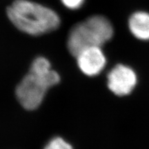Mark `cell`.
<instances>
[{
    "mask_svg": "<svg viewBox=\"0 0 149 149\" xmlns=\"http://www.w3.org/2000/svg\"><path fill=\"white\" fill-rule=\"evenodd\" d=\"M6 13L17 29L33 36L51 32L60 25L55 11L29 0H16L7 8Z\"/></svg>",
    "mask_w": 149,
    "mask_h": 149,
    "instance_id": "obj_1",
    "label": "cell"
},
{
    "mask_svg": "<svg viewBox=\"0 0 149 149\" xmlns=\"http://www.w3.org/2000/svg\"><path fill=\"white\" fill-rule=\"evenodd\" d=\"M114 34L112 24L106 17L93 15L77 23L70 31L67 47L74 57L84 49L102 47Z\"/></svg>",
    "mask_w": 149,
    "mask_h": 149,
    "instance_id": "obj_2",
    "label": "cell"
},
{
    "mask_svg": "<svg viewBox=\"0 0 149 149\" xmlns=\"http://www.w3.org/2000/svg\"><path fill=\"white\" fill-rule=\"evenodd\" d=\"M59 81L60 77L54 70L45 74L29 72L17 86V98L25 109H36L42 103L48 89Z\"/></svg>",
    "mask_w": 149,
    "mask_h": 149,
    "instance_id": "obj_3",
    "label": "cell"
},
{
    "mask_svg": "<svg viewBox=\"0 0 149 149\" xmlns=\"http://www.w3.org/2000/svg\"><path fill=\"white\" fill-rule=\"evenodd\" d=\"M108 87L117 96L129 95L135 88L137 76L135 70L124 64L116 65L107 75Z\"/></svg>",
    "mask_w": 149,
    "mask_h": 149,
    "instance_id": "obj_4",
    "label": "cell"
},
{
    "mask_svg": "<svg viewBox=\"0 0 149 149\" xmlns=\"http://www.w3.org/2000/svg\"><path fill=\"white\" fill-rule=\"evenodd\" d=\"M75 57L79 69L88 76L97 75L107 64L106 56L101 47L97 46L85 48Z\"/></svg>",
    "mask_w": 149,
    "mask_h": 149,
    "instance_id": "obj_5",
    "label": "cell"
},
{
    "mask_svg": "<svg viewBox=\"0 0 149 149\" xmlns=\"http://www.w3.org/2000/svg\"><path fill=\"white\" fill-rule=\"evenodd\" d=\"M128 27L137 39L149 40V13L144 11L135 12L128 20Z\"/></svg>",
    "mask_w": 149,
    "mask_h": 149,
    "instance_id": "obj_6",
    "label": "cell"
},
{
    "mask_svg": "<svg viewBox=\"0 0 149 149\" xmlns=\"http://www.w3.org/2000/svg\"><path fill=\"white\" fill-rule=\"evenodd\" d=\"M44 149H73L69 143L64 140V139L59 137H54L51 139Z\"/></svg>",
    "mask_w": 149,
    "mask_h": 149,
    "instance_id": "obj_7",
    "label": "cell"
},
{
    "mask_svg": "<svg viewBox=\"0 0 149 149\" xmlns=\"http://www.w3.org/2000/svg\"><path fill=\"white\" fill-rule=\"evenodd\" d=\"M61 1L66 8L71 10L79 8L84 2V0H61Z\"/></svg>",
    "mask_w": 149,
    "mask_h": 149,
    "instance_id": "obj_8",
    "label": "cell"
}]
</instances>
